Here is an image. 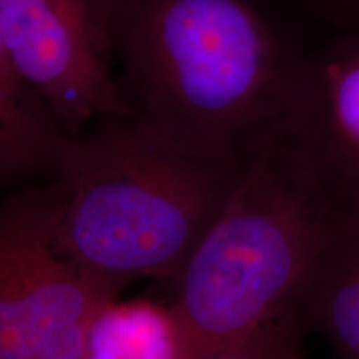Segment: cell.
I'll return each instance as SVG.
<instances>
[{"instance_id": "cell-2", "label": "cell", "mask_w": 359, "mask_h": 359, "mask_svg": "<svg viewBox=\"0 0 359 359\" xmlns=\"http://www.w3.org/2000/svg\"><path fill=\"white\" fill-rule=\"evenodd\" d=\"M243 168L173 150L130 116L97 120L58 145V245L122 285L137 278L173 283Z\"/></svg>"}, {"instance_id": "cell-3", "label": "cell", "mask_w": 359, "mask_h": 359, "mask_svg": "<svg viewBox=\"0 0 359 359\" xmlns=\"http://www.w3.org/2000/svg\"><path fill=\"white\" fill-rule=\"evenodd\" d=\"M339 226L341 215L276 143L258 151L173 281L178 359H213L296 311Z\"/></svg>"}, {"instance_id": "cell-8", "label": "cell", "mask_w": 359, "mask_h": 359, "mask_svg": "<svg viewBox=\"0 0 359 359\" xmlns=\"http://www.w3.org/2000/svg\"><path fill=\"white\" fill-rule=\"evenodd\" d=\"M304 327L316 330L343 359H359V258L339 236L323 258L296 308Z\"/></svg>"}, {"instance_id": "cell-1", "label": "cell", "mask_w": 359, "mask_h": 359, "mask_svg": "<svg viewBox=\"0 0 359 359\" xmlns=\"http://www.w3.org/2000/svg\"><path fill=\"white\" fill-rule=\"evenodd\" d=\"M111 43L132 122L230 167L276 138L303 55L245 0H122Z\"/></svg>"}, {"instance_id": "cell-6", "label": "cell", "mask_w": 359, "mask_h": 359, "mask_svg": "<svg viewBox=\"0 0 359 359\" xmlns=\"http://www.w3.org/2000/svg\"><path fill=\"white\" fill-rule=\"evenodd\" d=\"M273 143L341 217L359 203V30L303 53Z\"/></svg>"}, {"instance_id": "cell-10", "label": "cell", "mask_w": 359, "mask_h": 359, "mask_svg": "<svg viewBox=\"0 0 359 359\" xmlns=\"http://www.w3.org/2000/svg\"><path fill=\"white\" fill-rule=\"evenodd\" d=\"M303 330L298 313H286L224 348L213 359H302Z\"/></svg>"}, {"instance_id": "cell-13", "label": "cell", "mask_w": 359, "mask_h": 359, "mask_svg": "<svg viewBox=\"0 0 359 359\" xmlns=\"http://www.w3.org/2000/svg\"><path fill=\"white\" fill-rule=\"evenodd\" d=\"M111 2H114V4H115V7H116V6H118L120 2H122V0H111Z\"/></svg>"}, {"instance_id": "cell-4", "label": "cell", "mask_w": 359, "mask_h": 359, "mask_svg": "<svg viewBox=\"0 0 359 359\" xmlns=\"http://www.w3.org/2000/svg\"><path fill=\"white\" fill-rule=\"evenodd\" d=\"M53 183L0 210V359H83L90 327L125 285L75 262L57 240Z\"/></svg>"}, {"instance_id": "cell-9", "label": "cell", "mask_w": 359, "mask_h": 359, "mask_svg": "<svg viewBox=\"0 0 359 359\" xmlns=\"http://www.w3.org/2000/svg\"><path fill=\"white\" fill-rule=\"evenodd\" d=\"M180 334L172 306L118 298L90 327L83 359H178Z\"/></svg>"}, {"instance_id": "cell-12", "label": "cell", "mask_w": 359, "mask_h": 359, "mask_svg": "<svg viewBox=\"0 0 359 359\" xmlns=\"http://www.w3.org/2000/svg\"><path fill=\"white\" fill-rule=\"evenodd\" d=\"M344 2H346L349 11H351L353 13H356V15L359 17V0H344Z\"/></svg>"}, {"instance_id": "cell-11", "label": "cell", "mask_w": 359, "mask_h": 359, "mask_svg": "<svg viewBox=\"0 0 359 359\" xmlns=\"http://www.w3.org/2000/svg\"><path fill=\"white\" fill-rule=\"evenodd\" d=\"M339 240L354 257L359 258V203L341 217Z\"/></svg>"}, {"instance_id": "cell-7", "label": "cell", "mask_w": 359, "mask_h": 359, "mask_svg": "<svg viewBox=\"0 0 359 359\" xmlns=\"http://www.w3.org/2000/svg\"><path fill=\"white\" fill-rule=\"evenodd\" d=\"M67 132L39 93L0 55V180L4 187L50 183Z\"/></svg>"}, {"instance_id": "cell-5", "label": "cell", "mask_w": 359, "mask_h": 359, "mask_svg": "<svg viewBox=\"0 0 359 359\" xmlns=\"http://www.w3.org/2000/svg\"><path fill=\"white\" fill-rule=\"evenodd\" d=\"M111 0H0V55L67 133L130 116L111 69Z\"/></svg>"}]
</instances>
